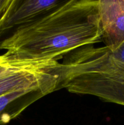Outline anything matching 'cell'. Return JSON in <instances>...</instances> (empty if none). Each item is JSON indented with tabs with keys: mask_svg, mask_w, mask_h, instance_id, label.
<instances>
[{
	"mask_svg": "<svg viewBox=\"0 0 124 125\" xmlns=\"http://www.w3.org/2000/svg\"><path fill=\"white\" fill-rule=\"evenodd\" d=\"M98 0H64L15 31L0 50L21 59L58 61L71 51L103 42Z\"/></svg>",
	"mask_w": 124,
	"mask_h": 125,
	"instance_id": "6da1fadb",
	"label": "cell"
},
{
	"mask_svg": "<svg viewBox=\"0 0 124 125\" xmlns=\"http://www.w3.org/2000/svg\"><path fill=\"white\" fill-rule=\"evenodd\" d=\"M63 87L124 106V42L115 46H82L69 54L62 68Z\"/></svg>",
	"mask_w": 124,
	"mask_h": 125,
	"instance_id": "7a4b0ae2",
	"label": "cell"
},
{
	"mask_svg": "<svg viewBox=\"0 0 124 125\" xmlns=\"http://www.w3.org/2000/svg\"><path fill=\"white\" fill-rule=\"evenodd\" d=\"M63 2V0H0V43L15 30Z\"/></svg>",
	"mask_w": 124,
	"mask_h": 125,
	"instance_id": "3957f363",
	"label": "cell"
},
{
	"mask_svg": "<svg viewBox=\"0 0 124 125\" xmlns=\"http://www.w3.org/2000/svg\"><path fill=\"white\" fill-rule=\"evenodd\" d=\"M58 78L51 79L30 87L17 89L0 96V125L17 118L34 103L57 90Z\"/></svg>",
	"mask_w": 124,
	"mask_h": 125,
	"instance_id": "277c9868",
	"label": "cell"
},
{
	"mask_svg": "<svg viewBox=\"0 0 124 125\" xmlns=\"http://www.w3.org/2000/svg\"><path fill=\"white\" fill-rule=\"evenodd\" d=\"M57 61L38 60L10 68L0 74V96L13 90L41 84L54 76L51 67Z\"/></svg>",
	"mask_w": 124,
	"mask_h": 125,
	"instance_id": "5b68a950",
	"label": "cell"
},
{
	"mask_svg": "<svg viewBox=\"0 0 124 125\" xmlns=\"http://www.w3.org/2000/svg\"><path fill=\"white\" fill-rule=\"evenodd\" d=\"M98 14L105 46L124 42V0H98Z\"/></svg>",
	"mask_w": 124,
	"mask_h": 125,
	"instance_id": "8992f818",
	"label": "cell"
},
{
	"mask_svg": "<svg viewBox=\"0 0 124 125\" xmlns=\"http://www.w3.org/2000/svg\"><path fill=\"white\" fill-rule=\"evenodd\" d=\"M39 59H21L5 52L0 55V74L10 68L32 63Z\"/></svg>",
	"mask_w": 124,
	"mask_h": 125,
	"instance_id": "52a82bcc",
	"label": "cell"
}]
</instances>
